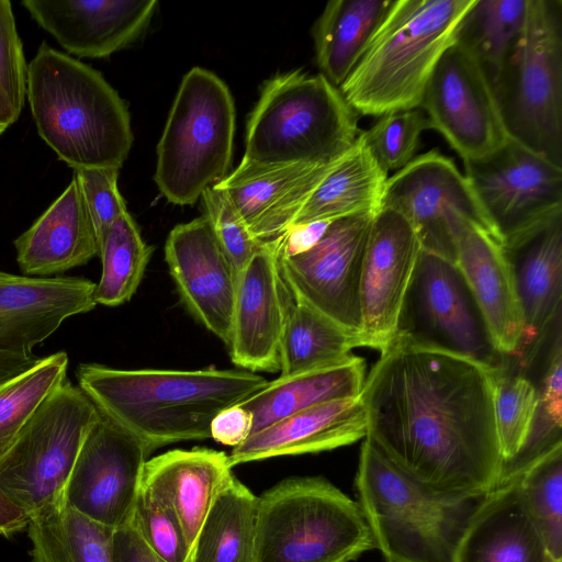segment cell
<instances>
[{"label": "cell", "mask_w": 562, "mask_h": 562, "mask_svg": "<svg viewBox=\"0 0 562 562\" xmlns=\"http://www.w3.org/2000/svg\"><path fill=\"white\" fill-rule=\"evenodd\" d=\"M380 352L360 393L366 437L437 492L494 491L504 465L494 412L496 370L397 337Z\"/></svg>", "instance_id": "6da1fadb"}, {"label": "cell", "mask_w": 562, "mask_h": 562, "mask_svg": "<svg viewBox=\"0 0 562 562\" xmlns=\"http://www.w3.org/2000/svg\"><path fill=\"white\" fill-rule=\"evenodd\" d=\"M79 387L113 422L153 452L159 447L211 438V423L268 381L246 370H121L81 363Z\"/></svg>", "instance_id": "7a4b0ae2"}, {"label": "cell", "mask_w": 562, "mask_h": 562, "mask_svg": "<svg viewBox=\"0 0 562 562\" xmlns=\"http://www.w3.org/2000/svg\"><path fill=\"white\" fill-rule=\"evenodd\" d=\"M26 99L38 135L70 168L123 166L134 139L130 113L90 65L42 42L27 64Z\"/></svg>", "instance_id": "3957f363"}, {"label": "cell", "mask_w": 562, "mask_h": 562, "mask_svg": "<svg viewBox=\"0 0 562 562\" xmlns=\"http://www.w3.org/2000/svg\"><path fill=\"white\" fill-rule=\"evenodd\" d=\"M475 0H392L339 90L357 114L419 108L443 53Z\"/></svg>", "instance_id": "277c9868"}, {"label": "cell", "mask_w": 562, "mask_h": 562, "mask_svg": "<svg viewBox=\"0 0 562 562\" xmlns=\"http://www.w3.org/2000/svg\"><path fill=\"white\" fill-rule=\"evenodd\" d=\"M353 488L384 562H456L461 540L487 495L427 487L395 467L367 437Z\"/></svg>", "instance_id": "5b68a950"}, {"label": "cell", "mask_w": 562, "mask_h": 562, "mask_svg": "<svg viewBox=\"0 0 562 562\" xmlns=\"http://www.w3.org/2000/svg\"><path fill=\"white\" fill-rule=\"evenodd\" d=\"M358 114L322 74L276 75L260 91L246 126L243 162L257 166L328 164L359 135Z\"/></svg>", "instance_id": "8992f818"}, {"label": "cell", "mask_w": 562, "mask_h": 562, "mask_svg": "<svg viewBox=\"0 0 562 562\" xmlns=\"http://www.w3.org/2000/svg\"><path fill=\"white\" fill-rule=\"evenodd\" d=\"M372 549L357 502L322 476L288 477L258 496L254 562H351Z\"/></svg>", "instance_id": "52a82bcc"}, {"label": "cell", "mask_w": 562, "mask_h": 562, "mask_svg": "<svg viewBox=\"0 0 562 562\" xmlns=\"http://www.w3.org/2000/svg\"><path fill=\"white\" fill-rule=\"evenodd\" d=\"M236 111L226 83L191 68L182 78L157 144L154 180L168 202L191 205L227 176Z\"/></svg>", "instance_id": "ba28073f"}, {"label": "cell", "mask_w": 562, "mask_h": 562, "mask_svg": "<svg viewBox=\"0 0 562 562\" xmlns=\"http://www.w3.org/2000/svg\"><path fill=\"white\" fill-rule=\"evenodd\" d=\"M493 89L508 136L562 168L561 0H528L521 35Z\"/></svg>", "instance_id": "9c48e42d"}, {"label": "cell", "mask_w": 562, "mask_h": 562, "mask_svg": "<svg viewBox=\"0 0 562 562\" xmlns=\"http://www.w3.org/2000/svg\"><path fill=\"white\" fill-rule=\"evenodd\" d=\"M99 414L79 386L65 381L0 458V490L29 518L64 501L82 441Z\"/></svg>", "instance_id": "30bf717a"}, {"label": "cell", "mask_w": 562, "mask_h": 562, "mask_svg": "<svg viewBox=\"0 0 562 562\" xmlns=\"http://www.w3.org/2000/svg\"><path fill=\"white\" fill-rule=\"evenodd\" d=\"M452 352L493 370L506 367L458 266L423 250L400 312L395 336Z\"/></svg>", "instance_id": "8fae6325"}, {"label": "cell", "mask_w": 562, "mask_h": 562, "mask_svg": "<svg viewBox=\"0 0 562 562\" xmlns=\"http://www.w3.org/2000/svg\"><path fill=\"white\" fill-rule=\"evenodd\" d=\"M463 164L502 245L562 215V168L510 137L488 156Z\"/></svg>", "instance_id": "7c38bea8"}, {"label": "cell", "mask_w": 562, "mask_h": 562, "mask_svg": "<svg viewBox=\"0 0 562 562\" xmlns=\"http://www.w3.org/2000/svg\"><path fill=\"white\" fill-rule=\"evenodd\" d=\"M381 209L404 216L423 250L454 263L453 225L458 217H464L498 240L465 175L437 150L415 157L389 176Z\"/></svg>", "instance_id": "4fadbf2b"}, {"label": "cell", "mask_w": 562, "mask_h": 562, "mask_svg": "<svg viewBox=\"0 0 562 562\" xmlns=\"http://www.w3.org/2000/svg\"><path fill=\"white\" fill-rule=\"evenodd\" d=\"M419 108L463 162L488 156L509 138L486 72L458 41L439 59Z\"/></svg>", "instance_id": "5bb4252c"}, {"label": "cell", "mask_w": 562, "mask_h": 562, "mask_svg": "<svg viewBox=\"0 0 562 562\" xmlns=\"http://www.w3.org/2000/svg\"><path fill=\"white\" fill-rule=\"evenodd\" d=\"M150 453L140 439L100 411L70 472L65 505L111 529L128 525Z\"/></svg>", "instance_id": "9a60e30c"}, {"label": "cell", "mask_w": 562, "mask_h": 562, "mask_svg": "<svg viewBox=\"0 0 562 562\" xmlns=\"http://www.w3.org/2000/svg\"><path fill=\"white\" fill-rule=\"evenodd\" d=\"M374 215L333 221L307 251L284 256L279 250V269L288 290L358 337L362 262Z\"/></svg>", "instance_id": "2e32d148"}, {"label": "cell", "mask_w": 562, "mask_h": 562, "mask_svg": "<svg viewBox=\"0 0 562 562\" xmlns=\"http://www.w3.org/2000/svg\"><path fill=\"white\" fill-rule=\"evenodd\" d=\"M95 285L85 278L0 271V385L41 360L33 348L66 318L95 307Z\"/></svg>", "instance_id": "e0dca14e"}, {"label": "cell", "mask_w": 562, "mask_h": 562, "mask_svg": "<svg viewBox=\"0 0 562 562\" xmlns=\"http://www.w3.org/2000/svg\"><path fill=\"white\" fill-rule=\"evenodd\" d=\"M422 251L400 213L381 209L369 229L360 283V345L383 350L394 338L402 304Z\"/></svg>", "instance_id": "ac0fdd59"}, {"label": "cell", "mask_w": 562, "mask_h": 562, "mask_svg": "<svg viewBox=\"0 0 562 562\" xmlns=\"http://www.w3.org/2000/svg\"><path fill=\"white\" fill-rule=\"evenodd\" d=\"M165 259L184 306L227 346L238 273L204 215L170 231Z\"/></svg>", "instance_id": "d6986e66"}, {"label": "cell", "mask_w": 562, "mask_h": 562, "mask_svg": "<svg viewBox=\"0 0 562 562\" xmlns=\"http://www.w3.org/2000/svg\"><path fill=\"white\" fill-rule=\"evenodd\" d=\"M281 236L262 243L238 273L227 347L237 367L255 373L280 371L288 302L279 269Z\"/></svg>", "instance_id": "ffe728a7"}, {"label": "cell", "mask_w": 562, "mask_h": 562, "mask_svg": "<svg viewBox=\"0 0 562 562\" xmlns=\"http://www.w3.org/2000/svg\"><path fill=\"white\" fill-rule=\"evenodd\" d=\"M22 5L68 55L104 58L148 27L157 0H23Z\"/></svg>", "instance_id": "44dd1931"}, {"label": "cell", "mask_w": 562, "mask_h": 562, "mask_svg": "<svg viewBox=\"0 0 562 562\" xmlns=\"http://www.w3.org/2000/svg\"><path fill=\"white\" fill-rule=\"evenodd\" d=\"M503 248L512 267L524 324L516 357L527 366L561 322L562 215Z\"/></svg>", "instance_id": "7402d4cb"}, {"label": "cell", "mask_w": 562, "mask_h": 562, "mask_svg": "<svg viewBox=\"0 0 562 562\" xmlns=\"http://www.w3.org/2000/svg\"><path fill=\"white\" fill-rule=\"evenodd\" d=\"M338 159L328 164L282 166L240 161L232 173L214 186L227 193L252 236L266 243L289 229Z\"/></svg>", "instance_id": "603a6c76"}, {"label": "cell", "mask_w": 562, "mask_h": 562, "mask_svg": "<svg viewBox=\"0 0 562 562\" xmlns=\"http://www.w3.org/2000/svg\"><path fill=\"white\" fill-rule=\"evenodd\" d=\"M456 265L501 353L516 357L524 324L510 263L501 241L464 217L453 225Z\"/></svg>", "instance_id": "cb8c5ba5"}, {"label": "cell", "mask_w": 562, "mask_h": 562, "mask_svg": "<svg viewBox=\"0 0 562 562\" xmlns=\"http://www.w3.org/2000/svg\"><path fill=\"white\" fill-rule=\"evenodd\" d=\"M367 413L357 397L326 402L290 415L250 435L232 449L235 465L281 456L333 450L367 436Z\"/></svg>", "instance_id": "d4e9b609"}, {"label": "cell", "mask_w": 562, "mask_h": 562, "mask_svg": "<svg viewBox=\"0 0 562 562\" xmlns=\"http://www.w3.org/2000/svg\"><path fill=\"white\" fill-rule=\"evenodd\" d=\"M13 245L20 270L27 277L63 273L99 256L95 231L75 176Z\"/></svg>", "instance_id": "484cf974"}, {"label": "cell", "mask_w": 562, "mask_h": 562, "mask_svg": "<svg viewBox=\"0 0 562 562\" xmlns=\"http://www.w3.org/2000/svg\"><path fill=\"white\" fill-rule=\"evenodd\" d=\"M232 469L224 451L175 449L147 460L142 486L173 508L192 549L216 495L233 475Z\"/></svg>", "instance_id": "4316f807"}, {"label": "cell", "mask_w": 562, "mask_h": 562, "mask_svg": "<svg viewBox=\"0 0 562 562\" xmlns=\"http://www.w3.org/2000/svg\"><path fill=\"white\" fill-rule=\"evenodd\" d=\"M548 555L514 479L485 496L461 540L456 562H547Z\"/></svg>", "instance_id": "83f0119b"}, {"label": "cell", "mask_w": 562, "mask_h": 562, "mask_svg": "<svg viewBox=\"0 0 562 562\" xmlns=\"http://www.w3.org/2000/svg\"><path fill=\"white\" fill-rule=\"evenodd\" d=\"M364 380V360L349 355L331 364L280 375L238 405L252 417V435L306 408L330 401L357 397Z\"/></svg>", "instance_id": "f1b7e54d"}, {"label": "cell", "mask_w": 562, "mask_h": 562, "mask_svg": "<svg viewBox=\"0 0 562 562\" xmlns=\"http://www.w3.org/2000/svg\"><path fill=\"white\" fill-rule=\"evenodd\" d=\"M387 178L360 132L353 145L314 190L291 226L376 214L382 207Z\"/></svg>", "instance_id": "f546056e"}, {"label": "cell", "mask_w": 562, "mask_h": 562, "mask_svg": "<svg viewBox=\"0 0 562 562\" xmlns=\"http://www.w3.org/2000/svg\"><path fill=\"white\" fill-rule=\"evenodd\" d=\"M392 0L329 1L313 27L316 64L339 88L366 50Z\"/></svg>", "instance_id": "4dcf8cb0"}, {"label": "cell", "mask_w": 562, "mask_h": 562, "mask_svg": "<svg viewBox=\"0 0 562 562\" xmlns=\"http://www.w3.org/2000/svg\"><path fill=\"white\" fill-rule=\"evenodd\" d=\"M257 502L233 474L201 524L189 562H254Z\"/></svg>", "instance_id": "1f68e13d"}, {"label": "cell", "mask_w": 562, "mask_h": 562, "mask_svg": "<svg viewBox=\"0 0 562 562\" xmlns=\"http://www.w3.org/2000/svg\"><path fill=\"white\" fill-rule=\"evenodd\" d=\"M32 562H114V529L72 510L65 501L30 518Z\"/></svg>", "instance_id": "d6a6232c"}, {"label": "cell", "mask_w": 562, "mask_h": 562, "mask_svg": "<svg viewBox=\"0 0 562 562\" xmlns=\"http://www.w3.org/2000/svg\"><path fill=\"white\" fill-rule=\"evenodd\" d=\"M360 346L358 336L296 299L288 290L286 315L280 344V375L335 363Z\"/></svg>", "instance_id": "836d02e7"}, {"label": "cell", "mask_w": 562, "mask_h": 562, "mask_svg": "<svg viewBox=\"0 0 562 562\" xmlns=\"http://www.w3.org/2000/svg\"><path fill=\"white\" fill-rule=\"evenodd\" d=\"M528 0H475L462 20L457 41L479 60L492 86L521 35Z\"/></svg>", "instance_id": "e575fe53"}, {"label": "cell", "mask_w": 562, "mask_h": 562, "mask_svg": "<svg viewBox=\"0 0 562 562\" xmlns=\"http://www.w3.org/2000/svg\"><path fill=\"white\" fill-rule=\"evenodd\" d=\"M151 252L130 212H124L99 247L102 272L95 285V303L119 306L128 302L143 279Z\"/></svg>", "instance_id": "d590c367"}, {"label": "cell", "mask_w": 562, "mask_h": 562, "mask_svg": "<svg viewBox=\"0 0 562 562\" xmlns=\"http://www.w3.org/2000/svg\"><path fill=\"white\" fill-rule=\"evenodd\" d=\"M516 482L524 508L548 554L562 561V443L533 460Z\"/></svg>", "instance_id": "8d00e7d4"}, {"label": "cell", "mask_w": 562, "mask_h": 562, "mask_svg": "<svg viewBox=\"0 0 562 562\" xmlns=\"http://www.w3.org/2000/svg\"><path fill=\"white\" fill-rule=\"evenodd\" d=\"M68 356L58 351L0 385V458L44 401L65 381Z\"/></svg>", "instance_id": "74e56055"}, {"label": "cell", "mask_w": 562, "mask_h": 562, "mask_svg": "<svg viewBox=\"0 0 562 562\" xmlns=\"http://www.w3.org/2000/svg\"><path fill=\"white\" fill-rule=\"evenodd\" d=\"M538 407L536 385L525 375L510 374L506 368L495 372L494 412L504 464L524 447Z\"/></svg>", "instance_id": "f35d334b"}, {"label": "cell", "mask_w": 562, "mask_h": 562, "mask_svg": "<svg viewBox=\"0 0 562 562\" xmlns=\"http://www.w3.org/2000/svg\"><path fill=\"white\" fill-rule=\"evenodd\" d=\"M429 128L426 114L416 108L379 116L362 135L378 165L390 176L415 158L419 137Z\"/></svg>", "instance_id": "ab89813d"}, {"label": "cell", "mask_w": 562, "mask_h": 562, "mask_svg": "<svg viewBox=\"0 0 562 562\" xmlns=\"http://www.w3.org/2000/svg\"><path fill=\"white\" fill-rule=\"evenodd\" d=\"M132 525L145 544L166 562H189L191 547L173 508L142 486Z\"/></svg>", "instance_id": "60d3db41"}, {"label": "cell", "mask_w": 562, "mask_h": 562, "mask_svg": "<svg viewBox=\"0 0 562 562\" xmlns=\"http://www.w3.org/2000/svg\"><path fill=\"white\" fill-rule=\"evenodd\" d=\"M204 216L218 244L239 273L262 243L257 240L223 189L207 188L201 195Z\"/></svg>", "instance_id": "b9f144b4"}, {"label": "cell", "mask_w": 562, "mask_h": 562, "mask_svg": "<svg viewBox=\"0 0 562 562\" xmlns=\"http://www.w3.org/2000/svg\"><path fill=\"white\" fill-rule=\"evenodd\" d=\"M119 171L120 169L115 168L74 170L95 231L99 247L110 227L127 211L117 188Z\"/></svg>", "instance_id": "7bdbcfd3"}, {"label": "cell", "mask_w": 562, "mask_h": 562, "mask_svg": "<svg viewBox=\"0 0 562 562\" xmlns=\"http://www.w3.org/2000/svg\"><path fill=\"white\" fill-rule=\"evenodd\" d=\"M27 64L12 4L0 0V88L16 119L26 99Z\"/></svg>", "instance_id": "ee69618b"}, {"label": "cell", "mask_w": 562, "mask_h": 562, "mask_svg": "<svg viewBox=\"0 0 562 562\" xmlns=\"http://www.w3.org/2000/svg\"><path fill=\"white\" fill-rule=\"evenodd\" d=\"M542 382L538 391V407L532 426L546 432H561L562 417V344L561 326L555 330Z\"/></svg>", "instance_id": "f6af8a7d"}, {"label": "cell", "mask_w": 562, "mask_h": 562, "mask_svg": "<svg viewBox=\"0 0 562 562\" xmlns=\"http://www.w3.org/2000/svg\"><path fill=\"white\" fill-rule=\"evenodd\" d=\"M252 432V417L240 405L221 411L211 423V438L235 448L241 445Z\"/></svg>", "instance_id": "bcb514c9"}, {"label": "cell", "mask_w": 562, "mask_h": 562, "mask_svg": "<svg viewBox=\"0 0 562 562\" xmlns=\"http://www.w3.org/2000/svg\"><path fill=\"white\" fill-rule=\"evenodd\" d=\"M112 553L114 562H166L145 544L132 522L114 529Z\"/></svg>", "instance_id": "7dc6e473"}, {"label": "cell", "mask_w": 562, "mask_h": 562, "mask_svg": "<svg viewBox=\"0 0 562 562\" xmlns=\"http://www.w3.org/2000/svg\"><path fill=\"white\" fill-rule=\"evenodd\" d=\"M330 223L317 221L289 227L282 235L280 252L294 256L307 251L322 238Z\"/></svg>", "instance_id": "c3c4849f"}, {"label": "cell", "mask_w": 562, "mask_h": 562, "mask_svg": "<svg viewBox=\"0 0 562 562\" xmlns=\"http://www.w3.org/2000/svg\"><path fill=\"white\" fill-rule=\"evenodd\" d=\"M30 518L0 490V529L4 536L27 528Z\"/></svg>", "instance_id": "681fc988"}, {"label": "cell", "mask_w": 562, "mask_h": 562, "mask_svg": "<svg viewBox=\"0 0 562 562\" xmlns=\"http://www.w3.org/2000/svg\"><path fill=\"white\" fill-rule=\"evenodd\" d=\"M18 119L14 116L5 94L0 88V136L13 124Z\"/></svg>", "instance_id": "f907efd6"}, {"label": "cell", "mask_w": 562, "mask_h": 562, "mask_svg": "<svg viewBox=\"0 0 562 562\" xmlns=\"http://www.w3.org/2000/svg\"><path fill=\"white\" fill-rule=\"evenodd\" d=\"M547 562H562V561L553 560L550 555H548Z\"/></svg>", "instance_id": "816d5d0a"}, {"label": "cell", "mask_w": 562, "mask_h": 562, "mask_svg": "<svg viewBox=\"0 0 562 562\" xmlns=\"http://www.w3.org/2000/svg\"><path fill=\"white\" fill-rule=\"evenodd\" d=\"M0 535H3V531L0 529Z\"/></svg>", "instance_id": "f5cc1de1"}]
</instances>
